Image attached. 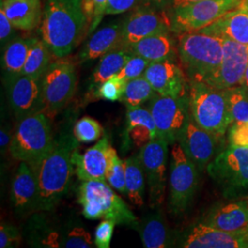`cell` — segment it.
Wrapping results in <instances>:
<instances>
[{"label": "cell", "instance_id": "obj_1", "mask_svg": "<svg viewBox=\"0 0 248 248\" xmlns=\"http://www.w3.org/2000/svg\"><path fill=\"white\" fill-rule=\"evenodd\" d=\"M78 147V141L71 130L63 131L54 138L53 146L43 158L29 165L37 180L39 211L55 210L66 195L75 172L72 155Z\"/></svg>", "mask_w": 248, "mask_h": 248}, {"label": "cell", "instance_id": "obj_2", "mask_svg": "<svg viewBox=\"0 0 248 248\" xmlns=\"http://www.w3.org/2000/svg\"><path fill=\"white\" fill-rule=\"evenodd\" d=\"M82 0H47L42 19V39L53 55L64 58L89 32Z\"/></svg>", "mask_w": 248, "mask_h": 248}, {"label": "cell", "instance_id": "obj_3", "mask_svg": "<svg viewBox=\"0 0 248 248\" xmlns=\"http://www.w3.org/2000/svg\"><path fill=\"white\" fill-rule=\"evenodd\" d=\"M53 211L31 214L24 229L27 244L38 248H91L96 247L78 218L58 216Z\"/></svg>", "mask_w": 248, "mask_h": 248}, {"label": "cell", "instance_id": "obj_4", "mask_svg": "<svg viewBox=\"0 0 248 248\" xmlns=\"http://www.w3.org/2000/svg\"><path fill=\"white\" fill-rule=\"evenodd\" d=\"M177 51L180 65L189 81L205 82L222 62V39L199 30L178 34Z\"/></svg>", "mask_w": 248, "mask_h": 248}, {"label": "cell", "instance_id": "obj_5", "mask_svg": "<svg viewBox=\"0 0 248 248\" xmlns=\"http://www.w3.org/2000/svg\"><path fill=\"white\" fill-rule=\"evenodd\" d=\"M189 112L197 124L220 141L233 123L227 89L189 81Z\"/></svg>", "mask_w": 248, "mask_h": 248}, {"label": "cell", "instance_id": "obj_6", "mask_svg": "<svg viewBox=\"0 0 248 248\" xmlns=\"http://www.w3.org/2000/svg\"><path fill=\"white\" fill-rule=\"evenodd\" d=\"M78 201L82 206V214L85 218L111 220L116 225L128 226L136 230L139 218L108 182L81 181Z\"/></svg>", "mask_w": 248, "mask_h": 248}, {"label": "cell", "instance_id": "obj_7", "mask_svg": "<svg viewBox=\"0 0 248 248\" xmlns=\"http://www.w3.org/2000/svg\"><path fill=\"white\" fill-rule=\"evenodd\" d=\"M53 137L48 115L38 112L18 121L10 144L12 158L33 165L53 146Z\"/></svg>", "mask_w": 248, "mask_h": 248}, {"label": "cell", "instance_id": "obj_8", "mask_svg": "<svg viewBox=\"0 0 248 248\" xmlns=\"http://www.w3.org/2000/svg\"><path fill=\"white\" fill-rule=\"evenodd\" d=\"M200 171L178 142L172 144L169 162L168 207L172 216L180 217L191 207L199 183Z\"/></svg>", "mask_w": 248, "mask_h": 248}, {"label": "cell", "instance_id": "obj_9", "mask_svg": "<svg viewBox=\"0 0 248 248\" xmlns=\"http://www.w3.org/2000/svg\"><path fill=\"white\" fill-rule=\"evenodd\" d=\"M207 172L225 199L247 196L248 148L229 145L213 158Z\"/></svg>", "mask_w": 248, "mask_h": 248}, {"label": "cell", "instance_id": "obj_10", "mask_svg": "<svg viewBox=\"0 0 248 248\" xmlns=\"http://www.w3.org/2000/svg\"><path fill=\"white\" fill-rule=\"evenodd\" d=\"M241 0H201L171 9V31L181 34L211 25L225 13L243 4Z\"/></svg>", "mask_w": 248, "mask_h": 248}, {"label": "cell", "instance_id": "obj_11", "mask_svg": "<svg viewBox=\"0 0 248 248\" xmlns=\"http://www.w3.org/2000/svg\"><path fill=\"white\" fill-rule=\"evenodd\" d=\"M45 112L55 114L74 97L77 89V73L74 63L58 60L51 62L42 78Z\"/></svg>", "mask_w": 248, "mask_h": 248}, {"label": "cell", "instance_id": "obj_12", "mask_svg": "<svg viewBox=\"0 0 248 248\" xmlns=\"http://www.w3.org/2000/svg\"><path fill=\"white\" fill-rule=\"evenodd\" d=\"M169 142L156 137L142 146L139 157L144 170L151 209L161 208L166 198Z\"/></svg>", "mask_w": 248, "mask_h": 248}, {"label": "cell", "instance_id": "obj_13", "mask_svg": "<svg viewBox=\"0 0 248 248\" xmlns=\"http://www.w3.org/2000/svg\"><path fill=\"white\" fill-rule=\"evenodd\" d=\"M148 108L155 123L157 137L171 145L177 142L189 116L188 95L171 97L156 94L149 100Z\"/></svg>", "mask_w": 248, "mask_h": 248}, {"label": "cell", "instance_id": "obj_14", "mask_svg": "<svg viewBox=\"0 0 248 248\" xmlns=\"http://www.w3.org/2000/svg\"><path fill=\"white\" fill-rule=\"evenodd\" d=\"M5 84L9 106L17 121L45 112L42 78L18 74L5 78Z\"/></svg>", "mask_w": 248, "mask_h": 248}, {"label": "cell", "instance_id": "obj_15", "mask_svg": "<svg viewBox=\"0 0 248 248\" xmlns=\"http://www.w3.org/2000/svg\"><path fill=\"white\" fill-rule=\"evenodd\" d=\"M219 142V139L197 124L189 112L186 124L179 133L177 142L186 156L194 163L200 173L206 172L209 164L216 156Z\"/></svg>", "mask_w": 248, "mask_h": 248}, {"label": "cell", "instance_id": "obj_16", "mask_svg": "<svg viewBox=\"0 0 248 248\" xmlns=\"http://www.w3.org/2000/svg\"><path fill=\"white\" fill-rule=\"evenodd\" d=\"M222 62L213 76L205 83L213 88L228 89L241 86L248 64V45L222 39Z\"/></svg>", "mask_w": 248, "mask_h": 248}, {"label": "cell", "instance_id": "obj_17", "mask_svg": "<svg viewBox=\"0 0 248 248\" xmlns=\"http://www.w3.org/2000/svg\"><path fill=\"white\" fill-rule=\"evenodd\" d=\"M166 31H171L169 15L165 10L145 6L124 20V45L130 47L143 38Z\"/></svg>", "mask_w": 248, "mask_h": 248}, {"label": "cell", "instance_id": "obj_18", "mask_svg": "<svg viewBox=\"0 0 248 248\" xmlns=\"http://www.w3.org/2000/svg\"><path fill=\"white\" fill-rule=\"evenodd\" d=\"M143 77L159 95L171 97L188 95L189 80L182 66L177 62H151Z\"/></svg>", "mask_w": 248, "mask_h": 248}, {"label": "cell", "instance_id": "obj_19", "mask_svg": "<svg viewBox=\"0 0 248 248\" xmlns=\"http://www.w3.org/2000/svg\"><path fill=\"white\" fill-rule=\"evenodd\" d=\"M111 144L108 135H104L93 146L84 154H80L78 148L73 152L72 162L75 172L81 181L97 180L107 182L106 174Z\"/></svg>", "mask_w": 248, "mask_h": 248}, {"label": "cell", "instance_id": "obj_20", "mask_svg": "<svg viewBox=\"0 0 248 248\" xmlns=\"http://www.w3.org/2000/svg\"><path fill=\"white\" fill-rule=\"evenodd\" d=\"M180 247L185 248H248L245 228L235 232L219 230L203 222L194 225Z\"/></svg>", "mask_w": 248, "mask_h": 248}, {"label": "cell", "instance_id": "obj_21", "mask_svg": "<svg viewBox=\"0 0 248 248\" xmlns=\"http://www.w3.org/2000/svg\"><path fill=\"white\" fill-rule=\"evenodd\" d=\"M10 199L18 217L31 216L39 211V193L35 175L26 162H20L11 180Z\"/></svg>", "mask_w": 248, "mask_h": 248}, {"label": "cell", "instance_id": "obj_22", "mask_svg": "<svg viewBox=\"0 0 248 248\" xmlns=\"http://www.w3.org/2000/svg\"><path fill=\"white\" fill-rule=\"evenodd\" d=\"M202 222L226 232L243 230L248 225V196L215 204L205 214Z\"/></svg>", "mask_w": 248, "mask_h": 248}, {"label": "cell", "instance_id": "obj_23", "mask_svg": "<svg viewBox=\"0 0 248 248\" xmlns=\"http://www.w3.org/2000/svg\"><path fill=\"white\" fill-rule=\"evenodd\" d=\"M156 137L157 129L149 108L141 106L127 108L124 146L142 148Z\"/></svg>", "mask_w": 248, "mask_h": 248}, {"label": "cell", "instance_id": "obj_24", "mask_svg": "<svg viewBox=\"0 0 248 248\" xmlns=\"http://www.w3.org/2000/svg\"><path fill=\"white\" fill-rule=\"evenodd\" d=\"M150 213L139 219L136 231L142 240L143 248H165L175 245V235L160 208L152 209Z\"/></svg>", "mask_w": 248, "mask_h": 248}, {"label": "cell", "instance_id": "obj_25", "mask_svg": "<svg viewBox=\"0 0 248 248\" xmlns=\"http://www.w3.org/2000/svg\"><path fill=\"white\" fill-rule=\"evenodd\" d=\"M201 31L222 39L248 45V3L225 13L211 25Z\"/></svg>", "mask_w": 248, "mask_h": 248}, {"label": "cell", "instance_id": "obj_26", "mask_svg": "<svg viewBox=\"0 0 248 248\" xmlns=\"http://www.w3.org/2000/svg\"><path fill=\"white\" fill-rule=\"evenodd\" d=\"M171 31L157 32L155 34L143 38L129 48L134 54L142 56L149 62L174 61L177 62V40L172 34Z\"/></svg>", "mask_w": 248, "mask_h": 248}, {"label": "cell", "instance_id": "obj_27", "mask_svg": "<svg viewBox=\"0 0 248 248\" xmlns=\"http://www.w3.org/2000/svg\"><path fill=\"white\" fill-rule=\"evenodd\" d=\"M124 45V21L111 23L101 28L89 38L80 51V62L101 58L106 53Z\"/></svg>", "mask_w": 248, "mask_h": 248}, {"label": "cell", "instance_id": "obj_28", "mask_svg": "<svg viewBox=\"0 0 248 248\" xmlns=\"http://www.w3.org/2000/svg\"><path fill=\"white\" fill-rule=\"evenodd\" d=\"M1 7L14 28L21 31L34 30L44 15L41 0H1Z\"/></svg>", "mask_w": 248, "mask_h": 248}, {"label": "cell", "instance_id": "obj_29", "mask_svg": "<svg viewBox=\"0 0 248 248\" xmlns=\"http://www.w3.org/2000/svg\"><path fill=\"white\" fill-rule=\"evenodd\" d=\"M134 53L129 47L122 46L103 55L93 72L92 79L89 86V95L92 98L98 87L112 77L116 76L124 68Z\"/></svg>", "mask_w": 248, "mask_h": 248}, {"label": "cell", "instance_id": "obj_30", "mask_svg": "<svg viewBox=\"0 0 248 248\" xmlns=\"http://www.w3.org/2000/svg\"><path fill=\"white\" fill-rule=\"evenodd\" d=\"M125 182L127 197L135 206L142 207L144 203L145 174L139 155H133L124 159Z\"/></svg>", "mask_w": 248, "mask_h": 248}, {"label": "cell", "instance_id": "obj_31", "mask_svg": "<svg viewBox=\"0 0 248 248\" xmlns=\"http://www.w3.org/2000/svg\"><path fill=\"white\" fill-rule=\"evenodd\" d=\"M34 40L35 38H15L5 46L2 55V68L5 73V78L21 73Z\"/></svg>", "mask_w": 248, "mask_h": 248}, {"label": "cell", "instance_id": "obj_32", "mask_svg": "<svg viewBox=\"0 0 248 248\" xmlns=\"http://www.w3.org/2000/svg\"><path fill=\"white\" fill-rule=\"evenodd\" d=\"M51 54L52 52L45 41L35 38L20 74L42 78L51 63Z\"/></svg>", "mask_w": 248, "mask_h": 248}, {"label": "cell", "instance_id": "obj_33", "mask_svg": "<svg viewBox=\"0 0 248 248\" xmlns=\"http://www.w3.org/2000/svg\"><path fill=\"white\" fill-rule=\"evenodd\" d=\"M156 94L150 83L142 76L126 83L121 101L126 108L141 106L142 103L151 100Z\"/></svg>", "mask_w": 248, "mask_h": 248}, {"label": "cell", "instance_id": "obj_34", "mask_svg": "<svg viewBox=\"0 0 248 248\" xmlns=\"http://www.w3.org/2000/svg\"><path fill=\"white\" fill-rule=\"evenodd\" d=\"M73 133L78 142L89 143L101 139V136L104 134V130L97 120L85 116L76 123Z\"/></svg>", "mask_w": 248, "mask_h": 248}, {"label": "cell", "instance_id": "obj_35", "mask_svg": "<svg viewBox=\"0 0 248 248\" xmlns=\"http://www.w3.org/2000/svg\"><path fill=\"white\" fill-rule=\"evenodd\" d=\"M107 182L118 192L127 196L125 182V165L124 160L120 158L115 149L111 148L109 163L107 170Z\"/></svg>", "mask_w": 248, "mask_h": 248}, {"label": "cell", "instance_id": "obj_36", "mask_svg": "<svg viewBox=\"0 0 248 248\" xmlns=\"http://www.w3.org/2000/svg\"><path fill=\"white\" fill-rule=\"evenodd\" d=\"M233 123L248 121V90L243 86L227 89Z\"/></svg>", "mask_w": 248, "mask_h": 248}, {"label": "cell", "instance_id": "obj_37", "mask_svg": "<svg viewBox=\"0 0 248 248\" xmlns=\"http://www.w3.org/2000/svg\"><path fill=\"white\" fill-rule=\"evenodd\" d=\"M126 81L118 78L117 76L102 83L94 92L92 99H105L109 101H117L123 98L126 87Z\"/></svg>", "mask_w": 248, "mask_h": 248}, {"label": "cell", "instance_id": "obj_38", "mask_svg": "<svg viewBox=\"0 0 248 248\" xmlns=\"http://www.w3.org/2000/svg\"><path fill=\"white\" fill-rule=\"evenodd\" d=\"M108 0H82V7L89 23V34H91L106 15Z\"/></svg>", "mask_w": 248, "mask_h": 248}, {"label": "cell", "instance_id": "obj_39", "mask_svg": "<svg viewBox=\"0 0 248 248\" xmlns=\"http://www.w3.org/2000/svg\"><path fill=\"white\" fill-rule=\"evenodd\" d=\"M150 63L151 62L142 56L133 54L132 58L125 63L124 68L116 76L128 82L130 80L142 77Z\"/></svg>", "mask_w": 248, "mask_h": 248}, {"label": "cell", "instance_id": "obj_40", "mask_svg": "<svg viewBox=\"0 0 248 248\" xmlns=\"http://www.w3.org/2000/svg\"><path fill=\"white\" fill-rule=\"evenodd\" d=\"M228 143L230 146L248 148V121L231 124L228 129Z\"/></svg>", "mask_w": 248, "mask_h": 248}, {"label": "cell", "instance_id": "obj_41", "mask_svg": "<svg viewBox=\"0 0 248 248\" xmlns=\"http://www.w3.org/2000/svg\"><path fill=\"white\" fill-rule=\"evenodd\" d=\"M21 233L18 228L9 222H3L0 226V248H18L21 243Z\"/></svg>", "mask_w": 248, "mask_h": 248}, {"label": "cell", "instance_id": "obj_42", "mask_svg": "<svg viewBox=\"0 0 248 248\" xmlns=\"http://www.w3.org/2000/svg\"><path fill=\"white\" fill-rule=\"evenodd\" d=\"M116 223L111 220H103L95 231V246L98 248H109Z\"/></svg>", "mask_w": 248, "mask_h": 248}, {"label": "cell", "instance_id": "obj_43", "mask_svg": "<svg viewBox=\"0 0 248 248\" xmlns=\"http://www.w3.org/2000/svg\"><path fill=\"white\" fill-rule=\"evenodd\" d=\"M140 0H108L107 5L106 15H117L124 13L133 7Z\"/></svg>", "mask_w": 248, "mask_h": 248}, {"label": "cell", "instance_id": "obj_44", "mask_svg": "<svg viewBox=\"0 0 248 248\" xmlns=\"http://www.w3.org/2000/svg\"><path fill=\"white\" fill-rule=\"evenodd\" d=\"M0 8V41L2 46H6L7 43L10 42V38L14 31V26L12 25L8 16L6 15L4 9L2 7Z\"/></svg>", "mask_w": 248, "mask_h": 248}, {"label": "cell", "instance_id": "obj_45", "mask_svg": "<svg viewBox=\"0 0 248 248\" xmlns=\"http://www.w3.org/2000/svg\"><path fill=\"white\" fill-rule=\"evenodd\" d=\"M13 134L11 132V126L9 124H4L1 125V130H0V151H1V155L5 156L10 149V144L12 142Z\"/></svg>", "mask_w": 248, "mask_h": 248}, {"label": "cell", "instance_id": "obj_46", "mask_svg": "<svg viewBox=\"0 0 248 248\" xmlns=\"http://www.w3.org/2000/svg\"><path fill=\"white\" fill-rule=\"evenodd\" d=\"M172 0H144V4L147 7H151L159 10H165L171 7Z\"/></svg>", "mask_w": 248, "mask_h": 248}, {"label": "cell", "instance_id": "obj_47", "mask_svg": "<svg viewBox=\"0 0 248 248\" xmlns=\"http://www.w3.org/2000/svg\"><path fill=\"white\" fill-rule=\"evenodd\" d=\"M197 1H201V0H172L170 9L179 7V6H183V5H186V4H190V3L197 2Z\"/></svg>", "mask_w": 248, "mask_h": 248}, {"label": "cell", "instance_id": "obj_48", "mask_svg": "<svg viewBox=\"0 0 248 248\" xmlns=\"http://www.w3.org/2000/svg\"><path fill=\"white\" fill-rule=\"evenodd\" d=\"M241 86H243L245 89H248V66H247L246 72H245L244 79H243V82H242V85H241Z\"/></svg>", "mask_w": 248, "mask_h": 248}, {"label": "cell", "instance_id": "obj_49", "mask_svg": "<svg viewBox=\"0 0 248 248\" xmlns=\"http://www.w3.org/2000/svg\"><path fill=\"white\" fill-rule=\"evenodd\" d=\"M245 231H246V237H247V240L248 241V225L245 228Z\"/></svg>", "mask_w": 248, "mask_h": 248}, {"label": "cell", "instance_id": "obj_50", "mask_svg": "<svg viewBox=\"0 0 248 248\" xmlns=\"http://www.w3.org/2000/svg\"><path fill=\"white\" fill-rule=\"evenodd\" d=\"M241 1H243V2H248V0H241Z\"/></svg>", "mask_w": 248, "mask_h": 248}, {"label": "cell", "instance_id": "obj_51", "mask_svg": "<svg viewBox=\"0 0 248 248\" xmlns=\"http://www.w3.org/2000/svg\"></svg>", "mask_w": 248, "mask_h": 248}]
</instances>
